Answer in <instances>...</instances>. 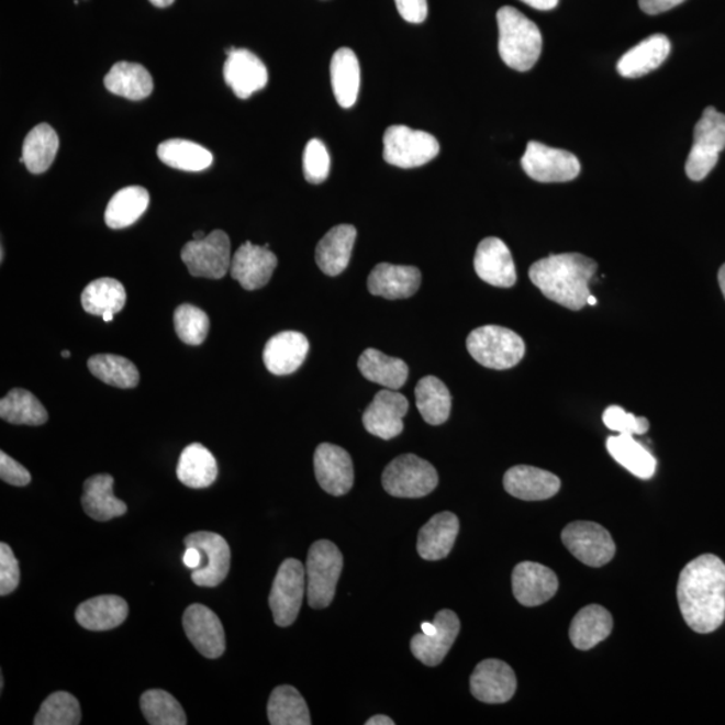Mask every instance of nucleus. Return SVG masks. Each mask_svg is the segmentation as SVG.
<instances>
[{
  "label": "nucleus",
  "instance_id": "obj_1",
  "mask_svg": "<svg viewBox=\"0 0 725 725\" xmlns=\"http://www.w3.org/2000/svg\"><path fill=\"white\" fill-rule=\"evenodd\" d=\"M682 618L693 632L709 634L725 621V565L715 555L689 561L677 584Z\"/></svg>",
  "mask_w": 725,
  "mask_h": 725
},
{
  "label": "nucleus",
  "instance_id": "obj_2",
  "mask_svg": "<svg viewBox=\"0 0 725 725\" xmlns=\"http://www.w3.org/2000/svg\"><path fill=\"white\" fill-rule=\"evenodd\" d=\"M598 264L579 253L553 254L529 268V278L548 300L571 311L588 305L590 281Z\"/></svg>",
  "mask_w": 725,
  "mask_h": 725
},
{
  "label": "nucleus",
  "instance_id": "obj_3",
  "mask_svg": "<svg viewBox=\"0 0 725 725\" xmlns=\"http://www.w3.org/2000/svg\"><path fill=\"white\" fill-rule=\"evenodd\" d=\"M499 53L517 71H528L539 60L543 38L537 24L511 5L498 11Z\"/></svg>",
  "mask_w": 725,
  "mask_h": 725
},
{
  "label": "nucleus",
  "instance_id": "obj_4",
  "mask_svg": "<svg viewBox=\"0 0 725 725\" xmlns=\"http://www.w3.org/2000/svg\"><path fill=\"white\" fill-rule=\"evenodd\" d=\"M467 347L471 358L492 370H510L525 355V343L516 332L499 325H483L470 332Z\"/></svg>",
  "mask_w": 725,
  "mask_h": 725
},
{
  "label": "nucleus",
  "instance_id": "obj_5",
  "mask_svg": "<svg viewBox=\"0 0 725 725\" xmlns=\"http://www.w3.org/2000/svg\"><path fill=\"white\" fill-rule=\"evenodd\" d=\"M343 570V555L336 544L319 540L312 544L306 559L308 603L313 609L328 607L334 601Z\"/></svg>",
  "mask_w": 725,
  "mask_h": 725
},
{
  "label": "nucleus",
  "instance_id": "obj_6",
  "mask_svg": "<svg viewBox=\"0 0 725 725\" xmlns=\"http://www.w3.org/2000/svg\"><path fill=\"white\" fill-rule=\"evenodd\" d=\"M693 135L685 172L689 179L700 181L709 177L717 165L718 155L725 148V114L713 107L706 108L694 126Z\"/></svg>",
  "mask_w": 725,
  "mask_h": 725
},
{
  "label": "nucleus",
  "instance_id": "obj_7",
  "mask_svg": "<svg viewBox=\"0 0 725 725\" xmlns=\"http://www.w3.org/2000/svg\"><path fill=\"white\" fill-rule=\"evenodd\" d=\"M382 483L394 498L420 499L438 486V473L431 462L415 455H403L387 465Z\"/></svg>",
  "mask_w": 725,
  "mask_h": 725
},
{
  "label": "nucleus",
  "instance_id": "obj_8",
  "mask_svg": "<svg viewBox=\"0 0 725 725\" xmlns=\"http://www.w3.org/2000/svg\"><path fill=\"white\" fill-rule=\"evenodd\" d=\"M439 154V143L431 133L392 125L383 136V157L391 166L415 168L426 165Z\"/></svg>",
  "mask_w": 725,
  "mask_h": 725
},
{
  "label": "nucleus",
  "instance_id": "obj_9",
  "mask_svg": "<svg viewBox=\"0 0 725 725\" xmlns=\"http://www.w3.org/2000/svg\"><path fill=\"white\" fill-rule=\"evenodd\" d=\"M305 591V567L298 559L283 560L269 595V606L276 625L288 627L298 620Z\"/></svg>",
  "mask_w": 725,
  "mask_h": 725
},
{
  "label": "nucleus",
  "instance_id": "obj_10",
  "mask_svg": "<svg viewBox=\"0 0 725 725\" xmlns=\"http://www.w3.org/2000/svg\"><path fill=\"white\" fill-rule=\"evenodd\" d=\"M232 245L228 235L222 230H214L203 239L187 242L181 249V261L193 277L221 280L232 266Z\"/></svg>",
  "mask_w": 725,
  "mask_h": 725
},
{
  "label": "nucleus",
  "instance_id": "obj_11",
  "mask_svg": "<svg viewBox=\"0 0 725 725\" xmlns=\"http://www.w3.org/2000/svg\"><path fill=\"white\" fill-rule=\"evenodd\" d=\"M422 632L411 638V651L427 667H437L458 637V616L451 610H440L433 622H422Z\"/></svg>",
  "mask_w": 725,
  "mask_h": 725
},
{
  "label": "nucleus",
  "instance_id": "obj_12",
  "mask_svg": "<svg viewBox=\"0 0 725 725\" xmlns=\"http://www.w3.org/2000/svg\"><path fill=\"white\" fill-rule=\"evenodd\" d=\"M522 166L531 179L540 183H565L580 174V163L576 155L539 142L528 143Z\"/></svg>",
  "mask_w": 725,
  "mask_h": 725
},
{
  "label": "nucleus",
  "instance_id": "obj_13",
  "mask_svg": "<svg viewBox=\"0 0 725 725\" xmlns=\"http://www.w3.org/2000/svg\"><path fill=\"white\" fill-rule=\"evenodd\" d=\"M561 540L576 558L590 567H602L612 561L615 543L602 525L592 522L568 524L561 532Z\"/></svg>",
  "mask_w": 725,
  "mask_h": 725
},
{
  "label": "nucleus",
  "instance_id": "obj_14",
  "mask_svg": "<svg viewBox=\"0 0 725 725\" xmlns=\"http://www.w3.org/2000/svg\"><path fill=\"white\" fill-rule=\"evenodd\" d=\"M185 544L186 547L201 549L205 559L202 567L192 570V582L199 588L213 589L220 585L227 577L232 560L228 543L214 532L201 531L187 536Z\"/></svg>",
  "mask_w": 725,
  "mask_h": 725
},
{
  "label": "nucleus",
  "instance_id": "obj_15",
  "mask_svg": "<svg viewBox=\"0 0 725 725\" xmlns=\"http://www.w3.org/2000/svg\"><path fill=\"white\" fill-rule=\"evenodd\" d=\"M187 638L205 658L215 660L226 650L225 628L217 615L204 604H191L183 615Z\"/></svg>",
  "mask_w": 725,
  "mask_h": 725
},
{
  "label": "nucleus",
  "instance_id": "obj_16",
  "mask_svg": "<svg viewBox=\"0 0 725 725\" xmlns=\"http://www.w3.org/2000/svg\"><path fill=\"white\" fill-rule=\"evenodd\" d=\"M409 411V401L397 390L379 391L362 413V425L375 437L386 440L403 432V419Z\"/></svg>",
  "mask_w": 725,
  "mask_h": 725
},
{
  "label": "nucleus",
  "instance_id": "obj_17",
  "mask_svg": "<svg viewBox=\"0 0 725 725\" xmlns=\"http://www.w3.org/2000/svg\"><path fill=\"white\" fill-rule=\"evenodd\" d=\"M223 77L235 96L247 100L268 83V69L256 54L246 48L228 47Z\"/></svg>",
  "mask_w": 725,
  "mask_h": 725
},
{
  "label": "nucleus",
  "instance_id": "obj_18",
  "mask_svg": "<svg viewBox=\"0 0 725 725\" xmlns=\"http://www.w3.org/2000/svg\"><path fill=\"white\" fill-rule=\"evenodd\" d=\"M517 688L516 674L504 661L483 660L470 677L473 696L487 704H503L510 701Z\"/></svg>",
  "mask_w": 725,
  "mask_h": 725
},
{
  "label": "nucleus",
  "instance_id": "obj_19",
  "mask_svg": "<svg viewBox=\"0 0 725 725\" xmlns=\"http://www.w3.org/2000/svg\"><path fill=\"white\" fill-rule=\"evenodd\" d=\"M559 589L556 573L535 561H523L512 572V590L523 606L535 607L548 602Z\"/></svg>",
  "mask_w": 725,
  "mask_h": 725
},
{
  "label": "nucleus",
  "instance_id": "obj_20",
  "mask_svg": "<svg viewBox=\"0 0 725 725\" xmlns=\"http://www.w3.org/2000/svg\"><path fill=\"white\" fill-rule=\"evenodd\" d=\"M314 475L320 487L332 495H344L354 487V464L343 447L322 444L314 451Z\"/></svg>",
  "mask_w": 725,
  "mask_h": 725
},
{
  "label": "nucleus",
  "instance_id": "obj_21",
  "mask_svg": "<svg viewBox=\"0 0 725 725\" xmlns=\"http://www.w3.org/2000/svg\"><path fill=\"white\" fill-rule=\"evenodd\" d=\"M277 268V257L269 247L245 242L232 258L230 275L246 290L264 288Z\"/></svg>",
  "mask_w": 725,
  "mask_h": 725
},
{
  "label": "nucleus",
  "instance_id": "obj_22",
  "mask_svg": "<svg viewBox=\"0 0 725 725\" xmlns=\"http://www.w3.org/2000/svg\"><path fill=\"white\" fill-rule=\"evenodd\" d=\"M475 270L489 286L511 288L517 281L511 250L500 238L489 237L480 242L475 256Z\"/></svg>",
  "mask_w": 725,
  "mask_h": 725
},
{
  "label": "nucleus",
  "instance_id": "obj_23",
  "mask_svg": "<svg viewBox=\"0 0 725 725\" xmlns=\"http://www.w3.org/2000/svg\"><path fill=\"white\" fill-rule=\"evenodd\" d=\"M422 276L415 266L379 264L368 277L370 293L387 300L409 299L419 292Z\"/></svg>",
  "mask_w": 725,
  "mask_h": 725
},
{
  "label": "nucleus",
  "instance_id": "obj_24",
  "mask_svg": "<svg viewBox=\"0 0 725 725\" xmlns=\"http://www.w3.org/2000/svg\"><path fill=\"white\" fill-rule=\"evenodd\" d=\"M560 479L551 471L528 465H517L506 471L504 488L513 498L524 501H543L560 491Z\"/></svg>",
  "mask_w": 725,
  "mask_h": 725
},
{
  "label": "nucleus",
  "instance_id": "obj_25",
  "mask_svg": "<svg viewBox=\"0 0 725 725\" xmlns=\"http://www.w3.org/2000/svg\"><path fill=\"white\" fill-rule=\"evenodd\" d=\"M310 342L295 331H283L269 338L264 348V362L275 375H289L298 371L306 359Z\"/></svg>",
  "mask_w": 725,
  "mask_h": 725
},
{
  "label": "nucleus",
  "instance_id": "obj_26",
  "mask_svg": "<svg viewBox=\"0 0 725 725\" xmlns=\"http://www.w3.org/2000/svg\"><path fill=\"white\" fill-rule=\"evenodd\" d=\"M459 532L455 513L443 512L423 525L419 534V554L425 560L445 559L451 553Z\"/></svg>",
  "mask_w": 725,
  "mask_h": 725
},
{
  "label": "nucleus",
  "instance_id": "obj_27",
  "mask_svg": "<svg viewBox=\"0 0 725 725\" xmlns=\"http://www.w3.org/2000/svg\"><path fill=\"white\" fill-rule=\"evenodd\" d=\"M669 53L670 41L667 35H650L621 57L616 70L625 78L644 77L660 68Z\"/></svg>",
  "mask_w": 725,
  "mask_h": 725
},
{
  "label": "nucleus",
  "instance_id": "obj_28",
  "mask_svg": "<svg viewBox=\"0 0 725 725\" xmlns=\"http://www.w3.org/2000/svg\"><path fill=\"white\" fill-rule=\"evenodd\" d=\"M356 228L353 225L332 227L316 247V264L324 275L335 277L342 275L350 261L356 241Z\"/></svg>",
  "mask_w": 725,
  "mask_h": 725
},
{
  "label": "nucleus",
  "instance_id": "obj_29",
  "mask_svg": "<svg viewBox=\"0 0 725 725\" xmlns=\"http://www.w3.org/2000/svg\"><path fill=\"white\" fill-rule=\"evenodd\" d=\"M129 603L118 595H101L85 601L76 610V620L90 632H108L124 624Z\"/></svg>",
  "mask_w": 725,
  "mask_h": 725
},
{
  "label": "nucleus",
  "instance_id": "obj_30",
  "mask_svg": "<svg viewBox=\"0 0 725 725\" xmlns=\"http://www.w3.org/2000/svg\"><path fill=\"white\" fill-rule=\"evenodd\" d=\"M113 477L96 475L83 483L81 504L85 513L96 522H108L126 513V504L114 498Z\"/></svg>",
  "mask_w": 725,
  "mask_h": 725
},
{
  "label": "nucleus",
  "instance_id": "obj_31",
  "mask_svg": "<svg viewBox=\"0 0 725 725\" xmlns=\"http://www.w3.org/2000/svg\"><path fill=\"white\" fill-rule=\"evenodd\" d=\"M613 631V616L600 604L585 606L572 620L570 639L579 650H590Z\"/></svg>",
  "mask_w": 725,
  "mask_h": 725
},
{
  "label": "nucleus",
  "instance_id": "obj_32",
  "mask_svg": "<svg viewBox=\"0 0 725 725\" xmlns=\"http://www.w3.org/2000/svg\"><path fill=\"white\" fill-rule=\"evenodd\" d=\"M331 83L338 105L346 109L355 105L360 89V65L350 48H338L332 57Z\"/></svg>",
  "mask_w": 725,
  "mask_h": 725
},
{
  "label": "nucleus",
  "instance_id": "obj_33",
  "mask_svg": "<svg viewBox=\"0 0 725 725\" xmlns=\"http://www.w3.org/2000/svg\"><path fill=\"white\" fill-rule=\"evenodd\" d=\"M109 92L132 101L147 99L153 93L154 80L143 65L118 63L112 66L104 78Z\"/></svg>",
  "mask_w": 725,
  "mask_h": 725
},
{
  "label": "nucleus",
  "instance_id": "obj_34",
  "mask_svg": "<svg viewBox=\"0 0 725 725\" xmlns=\"http://www.w3.org/2000/svg\"><path fill=\"white\" fill-rule=\"evenodd\" d=\"M359 370L370 382L384 389L399 390L408 382L409 367L402 359L391 358L378 349L368 348L360 355Z\"/></svg>",
  "mask_w": 725,
  "mask_h": 725
},
{
  "label": "nucleus",
  "instance_id": "obj_35",
  "mask_svg": "<svg viewBox=\"0 0 725 725\" xmlns=\"http://www.w3.org/2000/svg\"><path fill=\"white\" fill-rule=\"evenodd\" d=\"M177 476L183 486L192 489L213 486L217 477V465L213 453L201 444L187 446L181 451Z\"/></svg>",
  "mask_w": 725,
  "mask_h": 725
},
{
  "label": "nucleus",
  "instance_id": "obj_36",
  "mask_svg": "<svg viewBox=\"0 0 725 725\" xmlns=\"http://www.w3.org/2000/svg\"><path fill=\"white\" fill-rule=\"evenodd\" d=\"M606 445L610 456L638 479L649 480L655 476L657 469L655 456L634 439L633 435H615L607 439Z\"/></svg>",
  "mask_w": 725,
  "mask_h": 725
},
{
  "label": "nucleus",
  "instance_id": "obj_37",
  "mask_svg": "<svg viewBox=\"0 0 725 725\" xmlns=\"http://www.w3.org/2000/svg\"><path fill=\"white\" fill-rule=\"evenodd\" d=\"M149 204V193L144 187L130 186L121 189L109 201L105 210L108 227L119 230L135 223Z\"/></svg>",
  "mask_w": 725,
  "mask_h": 725
},
{
  "label": "nucleus",
  "instance_id": "obj_38",
  "mask_svg": "<svg viewBox=\"0 0 725 725\" xmlns=\"http://www.w3.org/2000/svg\"><path fill=\"white\" fill-rule=\"evenodd\" d=\"M416 408L428 425H443L449 420L451 395L443 380L437 377L422 378L415 387Z\"/></svg>",
  "mask_w": 725,
  "mask_h": 725
},
{
  "label": "nucleus",
  "instance_id": "obj_39",
  "mask_svg": "<svg viewBox=\"0 0 725 725\" xmlns=\"http://www.w3.org/2000/svg\"><path fill=\"white\" fill-rule=\"evenodd\" d=\"M59 138L48 124L36 125L23 142L22 159L32 174L47 171L56 159Z\"/></svg>",
  "mask_w": 725,
  "mask_h": 725
},
{
  "label": "nucleus",
  "instance_id": "obj_40",
  "mask_svg": "<svg viewBox=\"0 0 725 725\" xmlns=\"http://www.w3.org/2000/svg\"><path fill=\"white\" fill-rule=\"evenodd\" d=\"M271 725H311L310 710L298 689L280 685L271 692L268 703Z\"/></svg>",
  "mask_w": 725,
  "mask_h": 725
},
{
  "label": "nucleus",
  "instance_id": "obj_41",
  "mask_svg": "<svg viewBox=\"0 0 725 725\" xmlns=\"http://www.w3.org/2000/svg\"><path fill=\"white\" fill-rule=\"evenodd\" d=\"M157 156L168 167L190 172L203 171L213 163V154L209 149L202 147L201 144L181 141V138L163 142L157 147Z\"/></svg>",
  "mask_w": 725,
  "mask_h": 725
},
{
  "label": "nucleus",
  "instance_id": "obj_42",
  "mask_svg": "<svg viewBox=\"0 0 725 725\" xmlns=\"http://www.w3.org/2000/svg\"><path fill=\"white\" fill-rule=\"evenodd\" d=\"M81 302L85 312L93 316L102 317L105 313L116 314L125 306V288L114 278H99L83 289Z\"/></svg>",
  "mask_w": 725,
  "mask_h": 725
},
{
  "label": "nucleus",
  "instance_id": "obj_43",
  "mask_svg": "<svg viewBox=\"0 0 725 725\" xmlns=\"http://www.w3.org/2000/svg\"><path fill=\"white\" fill-rule=\"evenodd\" d=\"M0 416L12 425L41 426L47 422V411L32 392L14 389L0 401Z\"/></svg>",
  "mask_w": 725,
  "mask_h": 725
},
{
  "label": "nucleus",
  "instance_id": "obj_44",
  "mask_svg": "<svg viewBox=\"0 0 725 725\" xmlns=\"http://www.w3.org/2000/svg\"><path fill=\"white\" fill-rule=\"evenodd\" d=\"M89 371L97 379L119 389H133L138 384L141 375L133 362L123 356L101 354L88 360Z\"/></svg>",
  "mask_w": 725,
  "mask_h": 725
},
{
  "label": "nucleus",
  "instance_id": "obj_45",
  "mask_svg": "<svg viewBox=\"0 0 725 725\" xmlns=\"http://www.w3.org/2000/svg\"><path fill=\"white\" fill-rule=\"evenodd\" d=\"M142 712L150 725H185L187 717L183 706L171 693L161 689H149L141 699Z\"/></svg>",
  "mask_w": 725,
  "mask_h": 725
},
{
  "label": "nucleus",
  "instance_id": "obj_46",
  "mask_svg": "<svg viewBox=\"0 0 725 725\" xmlns=\"http://www.w3.org/2000/svg\"><path fill=\"white\" fill-rule=\"evenodd\" d=\"M81 706L69 692L51 694L36 713L35 725H77L81 723Z\"/></svg>",
  "mask_w": 725,
  "mask_h": 725
},
{
  "label": "nucleus",
  "instance_id": "obj_47",
  "mask_svg": "<svg viewBox=\"0 0 725 725\" xmlns=\"http://www.w3.org/2000/svg\"><path fill=\"white\" fill-rule=\"evenodd\" d=\"M175 332L180 341L189 346H199L210 331V319L205 312L191 304L177 308L174 313Z\"/></svg>",
  "mask_w": 725,
  "mask_h": 725
},
{
  "label": "nucleus",
  "instance_id": "obj_48",
  "mask_svg": "<svg viewBox=\"0 0 725 725\" xmlns=\"http://www.w3.org/2000/svg\"><path fill=\"white\" fill-rule=\"evenodd\" d=\"M304 177L312 185H320L328 178L331 171V156L325 144L319 138L308 142L302 156Z\"/></svg>",
  "mask_w": 725,
  "mask_h": 725
},
{
  "label": "nucleus",
  "instance_id": "obj_49",
  "mask_svg": "<svg viewBox=\"0 0 725 725\" xmlns=\"http://www.w3.org/2000/svg\"><path fill=\"white\" fill-rule=\"evenodd\" d=\"M603 423L610 431L627 435H643L649 431V421L644 416L626 413L620 406H610L604 410Z\"/></svg>",
  "mask_w": 725,
  "mask_h": 725
},
{
  "label": "nucleus",
  "instance_id": "obj_50",
  "mask_svg": "<svg viewBox=\"0 0 725 725\" xmlns=\"http://www.w3.org/2000/svg\"><path fill=\"white\" fill-rule=\"evenodd\" d=\"M20 565L9 544H0V595L5 596L20 585Z\"/></svg>",
  "mask_w": 725,
  "mask_h": 725
},
{
  "label": "nucleus",
  "instance_id": "obj_51",
  "mask_svg": "<svg viewBox=\"0 0 725 725\" xmlns=\"http://www.w3.org/2000/svg\"><path fill=\"white\" fill-rule=\"evenodd\" d=\"M0 479L14 487H26L32 481V475L20 462L4 451L0 453Z\"/></svg>",
  "mask_w": 725,
  "mask_h": 725
},
{
  "label": "nucleus",
  "instance_id": "obj_52",
  "mask_svg": "<svg viewBox=\"0 0 725 725\" xmlns=\"http://www.w3.org/2000/svg\"><path fill=\"white\" fill-rule=\"evenodd\" d=\"M399 14L409 23H422L427 18V0H395Z\"/></svg>",
  "mask_w": 725,
  "mask_h": 725
},
{
  "label": "nucleus",
  "instance_id": "obj_53",
  "mask_svg": "<svg viewBox=\"0 0 725 725\" xmlns=\"http://www.w3.org/2000/svg\"><path fill=\"white\" fill-rule=\"evenodd\" d=\"M638 2L640 10L646 12V14L657 15L674 9L676 5L685 2V0H638Z\"/></svg>",
  "mask_w": 725,
  "mask_h": 725
},
{
  "label": "nucleus",
  "instance_id": "obj_54",
  "mask_svg": "<svg viewBox=\"0 0 725 725\" xmlns=\"http://www.w3.org/2000/svg\"><path fill=\"white\" fill-rule=\"evenodd\" d=\"M204 556L201 549L197 547H187L183 555V564L190 570H197V568L203 566Z\"/></svg>",
  "mask_w": 725,
  "mask_h": 725
},
{
  "label": "nucleus",
  "instance_id": "obj_55",
  "mask_svg": "<svg viewBox=\"0 0 725 725\" xmlns=\"http://www.w3.org/2000/svg\"><path fill=\"white\" fill-rule=\"evenodd\" d=\"M522 2L536 10L548 11L555 9L559 0H522Z\"/></svg>",
  "mask_w": 725,
  "mask_h": 725
},
{
  "label": "nucleus",
  "instance_id": "obj_56",
  "mask_svg": "<svg viewBox=\"0 0 725 725\" xmlns=\"http://www.w3.org/2000/svg\"><path fill=\"white\" fill-rule=\"evenodd\" d=\"M395 722L392 721L389 716L377 715L372 716L370 721L366 722V725H394Z\"/></svg>",
  "mask_w": 725,
  "mask_h": 725
},
{
  "label": "nucleus",
  "instance_id": "obj_57",
  "mask_svg": "<svg viewBox=\"0 0 725 725\" xmlns=\"http://www.w3.org/2000/svg\"><path fill=\"white\" fill-rule=\"evenodd\" d=\"M149 2L156 5V8L165 9L168 8V5H171L175 0H149Z\"/></svg>",
  "mask_w": 725,
  "mask_h": 725
},
{
  "label": "nucleus",
  "instance_id": "obj_58",
  "mask_svg": "<svg viewBox=\"0 0 725 725\" xmlns=\"http://www.w3.org/2000/svg\"><path fill=\"white\" fill-rule=\"evenodd\" d=\"M717 278H718V283H721L722 292L725 299V264L722 266L721 270H718Z\"/></svg>",
  "mask_w": 725,
  "mask_h": 725
},
{
  "label": "nucleus",
  "instance_id": "obj_59",
  "mask_svg": "<svg viewBox=\"0 0 725 725\" xmlns=\"http://www.w3.org/2000/svg\"><path fill=\"white\" fill-rule=\"evenodd\" d=\"M114 317V313H105L104 316H102V320H104L105 323L112 322Z\"/></svg>",
  "mask_w": 725,
  "mask_h": 725
},
{
  "label": "nucleus",
  "instance_id": "obj_60",
  "mask_svg": "<svg viewBox=\"0 0 725 725\" xmlns=\"http://www.w3.org/2000/svg\"><path fill=\"white\" fill-rule=\"evenodd\" d=\"M205 237V234L203 232H197L193 234V239H203Z\"/></svg>",
  "mask_w": 725,
  "mask_h": 725
},
{
  "label": "nucleus",
  "instance_id": "obj_61",
  "mask_svg": "<svg viewBox=\"0 0 725 725\" xmlns=\"http://www.w3.org/2000/svg\"><path fill=\"white\" fill-rule=\"evenodd\" d=\"M588 304L589 305H596V299L594 298V295H592V294L589 295Z\"/></svg>",
  "mask_w": 725,
  "mask_h": 725
},
{
  "label": "nucleus",
  "instance_id": "obj_62",
  "mask_svg": "<svg viewBox=\"0 0 725 725\" xmlns=\"http://www.w3.org/2000/svg\"><path fill=\"white\" fill-rule=\"evenodd\" d=\"M60 356H63V358H70L71 353H70V350L65 349V350H63V353H60Z\"/></svg>",
  "mask_w": 725,
  "mask_h": 725
}]
</instances>
